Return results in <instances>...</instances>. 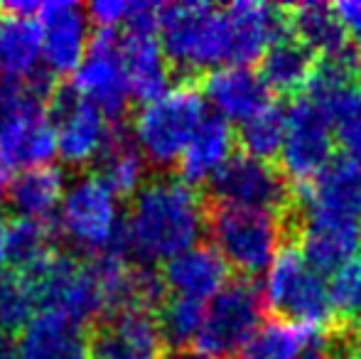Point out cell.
I'll return each instance as SVG.
<instances>
[{
  "label": "cell",
  "instance_id": "cell-23",
  "mask_svg": "<svg viewBox=\"0 0 361 359\" xmlns=\"http://www.w3.org/2000/svg\"><path fill=\"white\" fill-rule=\"evenodd\" d=\"M121 42H123V64L130 96L143 106L165 96L170 91L167 87H170L172 69L157 35L121 32Z\"/></svg>",
  "mask_w": 361,
  "mask_h": 359
},
{
  "label": "cell",
  "instance_id": "cell-28",
  "mask_svg": "<svg viewBox=\"0 0 361 359\" xmlns=\"http://www.w3.org/2000/svg\"><path fill=\"white\" fill-rule=\"evenodd\" d=\"M322 345L324 335L319 330L276 315L258 327L246 350L241 352V359H302Z\"/></svg>",
  "mask_w": 361,
  "mask_h": 359
},
{
  "label": "cell",
  "instance_id": "cell-21",
  "mask_svg": "<svg viewBox=\"0 0 361 359\" xmlns=\"http://www.w3.org/2000/svg\"><path fill=\"white\" fill-rule=\"evenodd\" d=\"M147 163L138 148L133 130L123 123H114L104 148L94 163V175L116 197H133L145 185Z\"/></svg>",
  "mask_w": 361,
  "mask_h": 359
},
{
  "label": "cell",
  "instance_id": "cell-2",
  "mask_svg": "<svg viewBox=\"0 0 361 359\" xmlns=\"http://www.w3.org/2000/svg\"><path fill=\"white\" fill-rule=\"evenodd\" d=\"M157 39L172 74L192 84L197 74L228 67V32L224 8L209 3L162 5Z\"/></svg>",
  "mask_w": 361,
  "mask_h": 359
},
{
  "label": "cell",
  "instance_id": "cell-1",
  "mask_svg": "<svg viewBox=\"0 0 361 359\" xmlns=\"http://www.w3.org/2000/svg\"><path fill=\"white\" fill-rule=\"evenodd\" d=\"M207 197L182 178L162 173L145 180L121 224V251L143 266L175 259L197 246L207 231Z\"/></svg>",
  "mask_w": 361,
  "mask_h": 359
},
{
  "label": "cell",
  "instance_id": "cell-7",
  "mask_svg": "<svg viewBox=\"0 0 361 359\" xmlns=\"http://www.w3.org/2000/svg\"><path fill=\"white\" fill-rule=\"evenodd\" d=\"M23 278L39 310H57L79 327H94L106 315L104 291L89 264L76 256L54 254Z\"/></svg>",
  "mask_w": 361,
  "mask_h": 359
},
{
  "label": "cell",
  "instance_id": "cell-32",
  "mask_svg": "<svg viewBox=\"0 0 361 359\" xmlns=\"http://www.w3.org/2000/svg\"><path fill=\"white\" fill-rule=\"evenodd\" d=\"M329 288L334 315L344 322L349 335H361V249L342 271L334 273Z\"/></svg>",
  "mask_w": 361,
  "mask_h": 359
},
{
  "label": "cell",
  "instance_id": "cell-43",
  "mask_svg": "<svg viewBox=\"0 0 361 359\" xmlns=\"http://www.w3.org/2000/svg\"><path fill=\"white\" fill-rule=\"evenodd\" d=\"M3 202H5V197H3V192H0V207H3Z\"/></svg>",
  "mask_w": 361,
  "mask_h": 359
},
{
  "label": "cell",
  "instance_id": "cell-26",
  "mask_svg": "<svg viewBox=\"0 0 361 359\" xmlns=\"http://www.w3.org/2000/svg\"><path fill=\"white\" fill-rule=\"evenodd\" d=\"M317 69V57L293 35H283L261 57V77L268 89L283 96H295L307 89Z\"/></svg>",
  "mask_w": 361,
  "mask_h": 359
},
{
  "label": "cell",
  "instance_id": "cell-14",
  "mask_svg": "<svg viewBox=\"0 0 361 359\" xmlns=\"http://www.w3.org/2000/svg\"><path fill=\"white\" fill-rule=\"evenodd\" d=\"M165 352L155 312H109L91 327L89 359H165Z\"/></svg>",
  "mask_w": 361,
  "mask_h": 359
},
{
  "label": "cell",
  "instance_id": "cell-30",
  "mask_svg": "<svg viewBox=\"0 0 361 359\" xmlns=\"http://www.w3.org/2000/svg\"><path fill=\"white\" fill-rule=\"evenodd\" d=\"M286 133H288L286 109L278 104H271L261 114H256L246 123H241L236 140L241 143L243 155L263 160V163H271L273 158H278L283 153Z\"/></svg>",
  "mask_w": 361,
  "mask_h": 359
},
{
  "label": "cell",
  "instance_id": "cell-16",
  "mask_svg": "<svg viewBox=\"0 0 361 359\" xmlns=\"http://www.w3.org/2000/svg\"><path fill=\"white\" fill-rule=\"evenodd\" d=\"M228 32V64L248 67L268 52L288 30L286 8L258 0H238L224 8Z\"/></svg>",
  "mask_w": 361,
  "mask_h": 359
},
{
  "label": "cell",
  "instance_id": "cell-3",
  "mask_svg": "<svg viewBox=\"0 0 361 359\" xmlns=\"http://www.w3.org/2000/svg\"><path fill=\"white\" fill-rule=\"evenodd\" d=\"M207 231L228 269L251 278L271 269L281 254L283 236L290 231V224L288 217L273 212L209 205Z\"/></svg>",
  "mask_w": 361,
  "mask_h": 359
},
{
  "label": "cell",
  "instance_id": "cell-38",
  "mask_svg": "<svg viewBox=\"0 0 361 359\" xmlns=\"http://www.w3.org/2000/svg\"><path fill=\"white\" fill-rule=\"evenodd\" d=\"M165 359H209V357L200 355V352H192V350H182V352H170Z\"/></svg>",
  "mask_w": 361,
  "mask_h": 359
},
{
  "label": "cell",
  "instance_id": "cell-8",
  "mask_svg": "<svg viewBox=\"0 0 361 359\" xmlns=\"http://www.w3.org/2000/svg\"><path fill=\"white\" fill-rule=\"evenodd\" d=\"M123 219L118 217V197L96 175H84L67 187L59 207V234L89 256L118 249Z\"/></svg>",
  "mask_w": 361,
  "mask_h": 359
},
{
  "label": "cell",
  "instance_id": "cell-18",
  "mask_svg": "<svg viewBox=\"0 0 361 359\" xmlns=\"http://www.w3.org/2000/svg\"><path fill=\"white\" fill-rule=\"evenodd\" d=\"M167 291L175 296L202 300L214 298L228 283V264L214 249V244H197L177 254L162 266Z\"/></svg>",
  "mask_w": 361,
  "mask_h": 359
},
{
  "label": "cell",
  "instance_id": "cell-39",
  "mask_svg": "<svg viewBox=\"0 0 361 359\" xmlns=\"http://www.w3.org/2000/svg\"><path fill=\"white\" fill-rule=\"evenodd\" d=\"M8 175H10V163L5 160L3 150H0V190H3V185L8 182Z\"/></svg>",
  "mask_w": 361,
  "mask_h": 359
},
{
  "label": "cell",
  "instance_id": "cell-19",
  "mask_svg": "<svg viewBox=\"0 0 361 359\" xmlns=\"http://www.w3.org/2000/svg\"><path fill=\"white\" fill-rule=\"evenodd\" d=\"M23 359H89L84 327L57 310H37L20 335Z\"/></svg>",
  "mask_w": 361,
  "mask_h": 359
},
{
  "label": "cell",
  "instance_id": "cell-4",
  "mask_svg": "<svg viewBox=\"0 0 361 359\" xmlns=\"http://www.w3.org/2000/svg\"><path fill=\"white\" fill-rule=\"evenodd\" d=\"M204 118V99L195 84H180L160 99L140 106L133 118V135L145 163L162 173L180 163Z\"/></svg>",
  "mask_w": 361,
  "mask_h": 359
},
{
  "label": "cell",
  "instance_id": "cell-40",
  "mask_svg": "<svg viewBox=\"0 0 361 359\" xmlns=\"http://www.w3.org/2000/svg\"><path fill=\"white\" fill-rule=\"evenodd\" d=\"M354 79H357V84L361 87V44L357 47V52H354Z\"/></svg>",
  "mask_w": 361,
  "mask_h": 359
},
{
  "label": "cell",
  "instance_id": "cell-20",
  "mask_svg": "<svg viewBox=\"0 0 361 359\" xmlns=\"http://www.w3.org/2000/svg\"><path fill=\"white\" fill-rule=\"evenodd\" d=\"M286 20L293 37L300 39L314 57H322L324 62H347L349 32L339 23L334 5L298 3L286 8Z\"/></svg>",
  "mask_w": 361,
  "mask_h": 359
},
{
  "label": "cell",
  "instance_id": "cell-33",
  "mask_svg": "<svg viewBox=\"0 0 361 359\" xmlns=\"http://www.w3.org/2000/svg\"><path fill=\"white\" fill-rule=\"evenodd\" d=\"M35 296L23 276L8 273L0 276V330L18 332L32 320L35 315Z\"/></svg>",
  "mask_w": 361,
  "mask_h": 359
},
{
  "label": "cell",
  "instance_id": "cell-10",
  "mask_svg": "<svg viewBox=\"0 0 361 359\" xmlns=\"http://www.w3.org/2000/svg\"><path fill=\"white\" fill-rule=\"evenodd\" d=\"M72 84L86 101L101 109L111 123H123L133 96L126 77L123 42L118 30H96Z\"/></svg>",
  "mask_w": 361,
  "mask_h": 359
},
{
  "label": "cell",
  "instance_id": "cell-29",
  "mask_svg": "<svg viewBox=\"0 0 361 359\" xmlns=\"http://www.w3.org/2000/svg\"><path fill=\"white\" fill-rule=\"evenodd\" d=\"M0 150L10 168L20 165L27 170L49 165V160L57 155V133H54V126L49 123L47 114L20 121L15 128H10L0 138Z\"/></svg>",
  "mask_w": 361,
  "mask_h": 359
},
{
  "label": "cell",
  "instance_id": "cell-6",
  "mask_svg": "<svg viewBox=\"0 0 361 359\" xmlns=\"http://www.w3.org/2000/svg\"><path fill=\"white\" fill-rule=\"evenodd\" d=\"M266 300L251 278H236L212 298L204 325L197 337V352L209 359L241 357L251 337L263 325Z\"/></svg>",
  "mask_w": 361,
  "mask_h": 359
},
{
  "label": "cell",
  "instance_id": "cell-27",
  "mask_svg": "<svg viewBox=\"0 0 361 359\" xmlns=\"http://www.w3.org/2000/svg\"><path fill=\"white\" fill-rule=\"evenodd\" d=\"M42 30L37 20L0 13V72L5 82H25L42 64Z\"/></svg>",
  "mask_w": 361,
  "mask_h": 359
},
{
  "label": "cell",
  "instance_id": "cell-12",
  "mask_svg": "<svg viewBox=\"0 0 361 359\" xmlns=\"http://www.w3.org/2000/svg\"><path fill=\"white\" fill-rule=\"evenodd\" d=\"M288 133L283 143L281 163L288 182L310 185L334 160V130L317 106L305 96L286 109Z\"/></svg>",
  "mask_w": 361,
  "mask_h": 359
},
{
  "label": "cell",
  "instance_id": "cell-25",
  "mask_svg": "<svg viewBox=\"0 0 361 359\" xmlns=\"http://www.w3.org/2000/svg\"><path fill=\"white\" fill-rule=\"evenodd\" d=\"M5 264L13 273L25 276L59 254V226L54 221H37V219H20L5 224Z\"/></svg>",
  "mask_w": 361,
  "mask_h": 359
},
{
  "label": "cell",
  "instance_id": "cell-24",
  "mask_svg": "<svg viewBox=\"0 0 361 359\" xmlns=\"http://www.w3.org/2000/svg\"><path fill=\"white\" fill-rule=\"evenodd\" d=\"M64 192H67L64 170L42 165V168H27L15 175L8 182L5 202L20 219L49 221V217L62 207Z\"/></svg>",
  "mask_w": 361,
  "mask_h": 359
},
{
  "label": "cell",
  "instance_id": "cell-13",
  "mask_svg": "<svg viewBox=\"0 0 361 359\" xmlns=\"http://www.w3.org/2000/svg\"><path fill=\"white\" fill-rule=\"evenodd\" d=\"M302 221L361 226V160L334 158L300 197Z\"/></svg>",
  "mask_w": 361,
  "mask_h": 359
},
{
  "label": "cell",
  "instance_id": "cell-34",
  "mask_svg": "<svg viewBox=\"0 0 361 359\" xmlns=\"http://www.w3.org/2000/svg\"><path fill=\"white\" fill-rule=\"evenodd\" d=\"M89 20L99 30H116L118 25H126L130 13V3L123 0H99V3L86 5Z\"/></svg>",
  "mask_w": 361,
  "mask_h": 359
},
{
  "label": "cell",
  "instance_id": "cell-41",
  "mask_svg": "<svg viewBox=\"0 0 361 359\" xmlns=\"http://www.w3.org/2000/svg\"><path fill=\"white\" fill-rule=\"evenodd\" d=\"M347 359H361V340L354 342V345L347 350Z\"/></svg>",
  "mask_w": 361,
  "mask_h": 359
},
{
  "label": "cell",
  "instance_id": "cell-11",
  "mask_svg": "<svg viewBox=\"0 0 361 359\" xmlns=\"http://www.w3.org/2000/svg\"><path fill=\"white\" fill-rule=\"evenodd\" d=\"M47 118L57 133L59 158L69 168H86L96 163L114 126L101 109L76 91L74 84H59L54 89L47 104Z\"/></svg>",
  "mask_w": 361,
  "mask_h": 359
},
{
  "label": "cell",
  "instance_id": "cell-5",
  "mask_svg": "<svg viewBox=\"0 0 361 359\" xmlns=\"http://www.w3.org/2000/svg\"><path fill=\"white\" fill-rule=\"evenodd\" d=\"M263 300L278 317L322 330L334 317L332 288L327 278L305 261L298 246H283L266 271Z\"/></svg>",
  "mask_w": 361,
  "mask_h": 359
},
{
  "label": "cell",
  "instance_id": "cell-37",
  "mask_svg": "<svg viewBox=\"0 0 361 359\" xmlns=\"http://www.w3.org/2000/svg\"><path fill=\"white\" fill-rule=\"evenodd\" d=\"M302 359H339L337 355H332V352L327 350V347H317V350H312L310 355H305Z\"/></svg>",
  "mask_w": 361,
  "mask_h": 359
},
{
  "label": "cell",
  "instance_id": "cell-42",
  "mask_svg": "<svg viewBox=\"0 0 361 359\" xmlns=\"http://www.w3.org/2000/svg\"><path fill=\"white\" fill-rule=\"evenodd\" d=\"M3 226H0V269H3V264H5V239H3Z\"/></svg>",
  "mask_w": 361,
  "mask_h": 359
},
{
  "label": "cell",
  "instance_id": "cell-15",
  "mask_svg": "<svg viewBox=\"0 0 361 359\" xmlns=\"http://www.w3.org/2000/svg\"><path fill=\"white\" fill-rule=\"evenodd\" d=\"M42 30V59L44 67L54 74H72L84 62L89 47V13L86 5L69 3V0H52L42 3L37 15Z\"/></svg>",
  "mask_w": 361,
  "mask_h": 359
},
{
  "label": "cell",
  "instance_id": "cell-36",
  "mask_svg": "<svg viewBox=\"0 0 361 359\" xmlns=\"http://www.w3.org/2000/svg\"><path fill=\"white\" fill-rule=\"evenodd\" d=\"M0 359H23V355H20V337L15 332L0 330Z\"/></svg>",
  "mask_w": 361,
  "mask_h": 359
},
{
  "label": "cell",
  "instance_id": "cell-31",
  "mask_svg": "<svg viewBox=\"0 0 361 359\" xmlns=\"http://www.w3.org/2000/svg\"><path fill=\"white\" fill-rule=\"evenodd\" d=\"M207 308L202 300L192 298L172 296L165 300V305L155 312L157 327H160L162 342L170 352H182L190 345H195L197 337L204 325Z\"/></svg>",
  "mask_w": 361,
  "mask_h": 359
},
{
  "label": "cell",
  "instance_id": "cell-35",
  "mask_svg": "<svg viewBox=\"0 0 361 359\" xmlns=\"http://www.w3.org/2000/svg\"><path fill=\"white\" fill-rule=\"evenodd\" d=\"M334 13L349 35L361 37V0H342L334 5Z\"/></svg>",
  "mask_w": 361,
  "mask_h": 359
},
{
  "label": "cell",
  "instance_id": "cell-22",
  "mask_svg": "<svg viewBox=\"0 0 361 359\" xmlns=\"http://www.w3.org/2000/svg\"><path fill=\"white\" fill-rule=\"evenodd\" d=\"M236 143L231 123L216 114H207L180 160V178L192 187L212 182L219 170L233 158Z\"/></svg>",
  "mask_w": 361,
  "mask_h": 359
},
{
  "label": "cell",
  "instance_id": "cell-17",
  "mask_svg": "<svg viewBox=\"0 0 361 359\" xmlns=\"http://www.w3.org/2000/svg\"><path fill=\"white\" fill-rule=\"evenodd\" d=\"M207 101L216 109V116L238 123H246L256 114L273 104L271 89L263 82L261 72L251 67H238V64H228V67H219L214 72L204 74L202 82Z\"/></svg>",
  "mask_w": 361,
  "mask_h": 359
},
{
  "label": "cell",
  "instance_id": "cell-9",
  "mask_svg": "<svg viewBox=\"0 0 361 359\" xmlns=\"http://www.w3.org/2000/svg\"><path fill=\"white\" fill-rule=\"evenodd\" d=\"M209 205L238 207V209L273 212L288 217L295 209L293 187L281 170L271 163L233 155L209 182Z\"/></svg>",
  "mask_w": 361,
  "mask_h": 359
}]
</instances>
